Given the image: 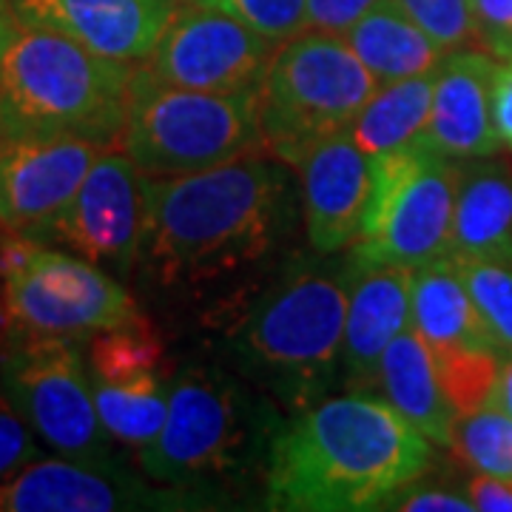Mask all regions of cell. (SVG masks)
I'll list each match as a JSON object with an SVG mask.
<instances>
[{
  "label": "cell",
  "instance_id": "8",
  "mask_svg": "<svg viewBox=\"0 0 512 512\" xmlns=\"http://www.w3.org/2000/svg\"><path fill=\"white\" fill-rule=\"evenodd\" d=\"M0 282L12 330L80 339L140 316L117 276L26 234L0 245Z\"/></svg>",
  "mask_w": 512,
  "mask_h": 512
},
{
  "label": "cell",
  "instance_id": "26",
  "mask_svg": "<svg viewBox=\"0 0 512 512\" xmlns=\"http://www.w3.org/2000/svg\"><path fill=\"white\" fill-rule=\"evenodd\" d=\"M450 447L476 473L512 481V416L493 404L458 413Z\"/></svg>",
  "mask_w": 512,
  "mask_h": 512
},
{
  "label": "cell",
  "instance_id": "6",
  "mask_svg": "<svg viewBox=\"0 0 512 512\" xmlns=\"http://www.w3.org/2000/svg\"><path fill=\"white\" fill-rule=\"evenodd\" d=\"M282 421H262L251 393L222 367H185L168 390L163 430L140 450L143 473L171 490H208L237 476L274 439Z\"/></svg>",
  "mask_w": 512,
  "mask_h": 512
},
{
  "label": "cell",
  "instance_id": "14",
  "mask_svg": "<svg viewBox=\"0 0 512 512\" xmlns=\"http://www.w3.org/2000/svg\"><path fill=\"white\" fill-rule=\"evenodd\" d=\"M103 148L77 137H0V228L29 234L72 200Z\"/></svg>",
  "mask_w": 512,
  "mask_h": 512
},
{
  "label": "cell",
  "instance_id": "24",
  "mask_svg": "<svg viewBox=\"0 0 512 512\" xmlns=\"http://www.w3.org/2000/svg\"><path fill=\"white\" fill-rule=\"evenodd\" d=\"M94 404L103 427L114 441L143 450L163 430L168 416V390L163 373H151L128 382H97L92 379Z\"/></svg>",
  "mask_w": 512,
  "mask_h": 512
},
{
  "label": "cell",
  "instance_id": "19",
  "mask_svg": "<svg viewBox=\"0 0 512 512\" xmlns=\"http://www.w3.org/2000/svg\"><path fill=\"white\" fill-rule=\"evenodd\" d=\"M453 254L512 265V168L504 160H456Z\"/></svg>",
  "mask_w": 512,
  "mask_h": 512
},
{
  "label": "cell",
  "instance_id": "12",
  "mask_svg": "<svg viewBox=\"0 0 512 512\" xmlns=\"http://www.w3.org/2000/svg\"><path fill=\"white\" fill-rule=\"evenodd\" d=\"M279 43L211 3H180L146 66L200 92H259Z\"/></svg>",
  "mask_w": 512,
  "mask_h": 512
},
{
  "label": "cell",
  "instance_id": "25",
  "mask_svg": "<svg viewBox=\"0 0 512 512\" xmlns=\"http://www.w3.org/2000/svg\"><path fill=\"white\" fill-rule=\"evenodd\" d=\"M163 359V336L143 313L126 325L97 330L86 345L89 376L97 382H128L163 373Z\"/></svg>",
  "mask_w": 512,
  "mask_h": 512
},
{
  "label": "cell",
  "instance_id": "9",
  "mask_svg": "<svg viewBox=\"0 0 512 512\" xmlns=\"http://www.w3.org/2000/svg\"><path fill=\"white\" fill-rule=\"evenodd\" d=\"M456 160L424 143L373 157V197L350 256L362 265L419 268L453 254Z\"/></svg>",
  "mask_w": 512,
  "mask_h": 512
},
{
  "label": "cell",
  "instance_id": "5",
  "mask_svg": "<svg viewBox=\"0 0 512 512\" xmlns=\"http://www.w3.org/2000/svg\"><path fill=\"white\" fill-rule=\"evenodd\" d=\"M117 148L146 177L197 174L262 151L259 92L185 89L137 66Z\"/></svg>",
  "mask_w": 512,
  "mask_h": 512
},
{
  "label": "cell",
  "instance_id": "20",
  "mask_svg": "<svg viewBox=\"0 0 512 512\" xmlns=\"http://www.w3.org/2000/svg\"><path fill=\"white\" fill-rule=\"evenodd\" d=\"M376 387H382L384 402L419 433L439 447H450L458 413L444 393L433 350L413 325H407L384 350Z\"/></svg>",
  "mask_w": 512,
  "mask_h": 512
},
{
  "label": "cell",
  "instance_id": "17",
  "mask_svg": "<svg viewBox=\"0 0 512 512\" xmlns=\"http://www.w3.org/2000/svg\"><path fill=\"white\" fill-rule=\"evenodd\" d=\"M498 60L490 52L456 49L441 60L433 86V106L424 146L450 160L493 157L501 137L493 117V83Z\"/></svg>",
  "mask_w": 512,
  "mask_h": 512
},
{
  "label": "cell",
  "instance_id": "15",
  "mask_svg": "<svg viewBox=\"0 0 512 512\" xmlns=\"http://www.w3.org/2000/svg\"><path fill=\"white\" fill-rule=\"evenodd\" d=\"M302 220L311 248L333 256L353 248L362 237L373 197V157L365 154L350 131L333 134L299 160Z\"/></svg>",
  "mask_w": 512,
  "mask_h": 512
},
{
  "label": "cell",
  "instance_id": "40",
  "mask_svg": "<svg viewBox=\"0 0 512 512\" xmlns=\"http://www.w3.org/2000/svg\"><path fill=\"white\" fill-rule=\"evenodd\" d=\"M185 3H211V0H185Z\"/></svg>",
  "mask_w": 512,
  "mask_h": 512
},
{
  "label": "cell",
  "instance_id": "1",
  "mask_svg": "<svg viewBox=\"0 0 512 512\" xmlns=\"http://www.w3.org/2000/svg\"><path fill=\"white\" fill-rule=\"evenodd\" d=\"M288 163L251 151L180 177H146L140 259L163 285H211L265 262L293 225Z\"/></svg>",
  "mask_w": 512,
  "mask_h": 512
},
{
  "label": "cell",
  "instance_id": "34",
  "mask_svg": "<svg viewBox=\"0 0 512 512\" xmlns=\"http://www.w3.org/2000/svg\"><path fill=\"white\" fill-rule=\"evenodd\" d=\"M384 510H404V512H473L470 495L456 493V490H444V487H419L413 490L404 487Z\"/></svg>",
  "mask_w": 512,
  "mask_h": 512
},
{
  "label": "cell",
  "instance_id": "31",
  "mask_svg": "<svg viewBox=\"0 0 512 512\" xmlns=\"http://www.w3.org/2000/svg\"><path fill=\"white\" fill-rule=\"evenodd\" d=\"M37 444L32 439L29 424L20 419V413L0 390V481L9 478L23 464L35 461Z\"/></svg>",
  "mask_w": 512,
  "mask_h": 512
},
{
  "label": "cell",
  "instance_id": "36",
  "mask_svg": "<svg viewBox=\"0 0 512 512\" xmlns=\"http://www.w3.org/2000/svg\"><path fill=\"white\" fill-rule=\"evenodd\" d=\"M493 117L501 143L512 148V60L498 63L493 83Z\"/></svg>",
  "mask_w": 512,
  "mask_h": 512
},
{
  "label": "cell",
  "instance_id": "38",
  "mask_svg": "<svg viewBox=\"0 0 512 512\" xmlns=\"http://www.w3.org/2000/svg\"><path fill=\"white\" fill-rule=\"evenodd\" d=\"M18 35V20L12 15L9 0H0V63L6 57V49L12 46V40Z\"/></svg>",
  "mask_w": 512,
  "mask_h": 512
},
{
  "label": "cell",
  "instance_id": "29",
  "mask_svg": "<svg viewBox=\"0 0 512 512\" xmlns=\"http://www.w3.org/2000/svg\"><path fill=\"white\" fill-rule=\"evenodd\" d=\"M396 3L447 52L473 49L478 43L473 0H396Z\"/></svg>",
  "mask_w": 512,
  "mask_h": 512
},
{
  "label": "cell",
  "instance_id": "10",
  "mask_svg": "<svg viewBox=\"0 0 512 512\" xmlns=\"http://www.w3.org/2000/svg\"><path fill=\"white\" fill-rule=\"evenodd\" d=\"M0 390L55 453L83 461L111 458L86 350L72 336L12 330L0 356Z\"/></svg>",
  "mask_w": 512,
  "mask_h": 512
},
{
  "label": "cell",
  "instance_id": "32",
  "mask_svg": "<svg viewBox=\"0 0 512 512\" xmlns=\"http://www.w3.org/2000/svg\"><path fill=\"white\" fill-rule=\"evenodd\" d=\"M478 46L507 63L512 60V0H473Z\"/></svg>",
  "mask_w": 512,
  "mask_h": 512
},
{
  "label": "cell",
  "instance_id": "28",
  "mask_svg": "<svg viewBox=\"0 0 512 512\" xmlns=\"http://www.w3.org/2000/svg\"><path fill=\"white\" fill-rule=\"evenodd\" d=\"M441 384L456 413H470L493 399L495 376L501 365L498 350H447L433 353Z\"/></svg>",
  "mask_w": 512,
  "mask_h": 512
},
{
  "label": "cell",
  "instance_id": "23",
  "mask_svg": "<svg viewBox=\"0 0 512 512\" xmlns=\"http://www.w3.org/2000/svg\"><path fill=\"white\" fill-rule=\"evenodd\" d=\"M433 86L436 72L382 86L350 126L356 146L370 157H384L421 143L433 106Z\"/></svg>",
  "mask_w": 512,
  "mask_h": 512
},
{
  "label": "cell",
  "instance_id": "39",
  "mask_svg": "<svg viewBox=\"0 0 512 512\" xmlns=\"http://www.w3.org/2000/svg\"><path fill=\"white\" fill-rule=\"evenodd\" d=\"M9 325V319H6V308H3V296H0V333H3V328Z\"/></svg>",
  "mask_w": 512,
  "mask_h": 512
},
{
  "label": "cell",
  "instance_id": "4",
  "mask_svg": "<svg viewBox=\"0 0 512 512\" xmlns=\"http://www.w3.org/2000/svg\"><path fill=\"white\" fill-rule=\"evenodd\" d=\"M134 69L69 37L18 26L0 63V137H77L117 148Z\"/></svg>",
  "mask_w": 512,
  "mask_h": 512
},
{
  "label": "cell",
  "instance_id": "16",
  "mask_svg": "<svg viewBox=\"0 0 512 512\" xmlns=\"http://www.w3.org/2000/svg\"><path fill=\"white\" fill-rule=\"evenodd\" d=\"M183 0H9L18 26L55 32L123 63H146Z\"/></svg>",
  "mask_w": 512,
  "mask_h": 512
},
{
  "label": "cell",
  "instance_id": "2",
  "mask_svg": "<svg viewBox=\"0 0 512 512\" xmlns=\"http://www.w3.org/2000/svg\"><path fill=\"white\" fill-rule=\"evenodd\" d=\"M433 464V441L384 399H322L276 427L265 501L288 512L384 510Z\"/></svg>",
  "mask_w": 512,
  "mask_h": 512
},
{
  "label": "cell",
  "instance_id": "11",
  "mask_svg": "<svg viewBox=\"0 0 512 512\" xmlns=\"http://www.w3.org/2000/svg\"><path fill=\"white\" fill-rule=\"evenodd\" d=\"M143 228V174L120 148H109L100 151L72 200L26 237L57 245L117 279H126L140 262Z\"/></svg>",
  "mask_w": 512,
  "mask_h": 512
},
{
  "label": "cell",
  "instance_id": "27",
  "mask_svg": "<svg viewBox=\"0 0 512 512\" xmlns=\"http://www.w3.org/2000/svg\"><path fill=\"white\" fill-rule=\"evenodd\" d=\"M456 262L490 342L507 356L512 353V265L478 256H456Z\"/></svg>",
  "mask_w": 512,
  "mask_h": 512
},
{
  "label": "cell",
  "instance_id": "13",
  "mask_svg": "<svg viewBox=\"0 0 512 512\" xmlns=\"http://www.w3.org/2000/svg\"><path fill=\"white\" fill-rule=\"evenodd\" d=\"M185 493L151 490L114 461L35 458L0 481V512H111L174 507Z\"/></svg>",
  "mask_w": 512,
  "mask_h": 512
},
{
  "label": "cell",
  "instance_id": "18",
  "mask_svg": "<svg viewBox=\"0 0 512 512\" xmlns=\"http://www.w3.org/2000/svg\"><path fill=\"white\" fill-rule=\"evenodd\" d=\"M410 282L413 268L362 265L353 259L342 342V379L350 390L359 393L379 384L384 350L410 325Z\"/></svg>",
  "mask_w": 512,
  "mask_h": 512
},
{
  "label": "cell",
  "instance_id": "35",
  "mask_svg": "<svg viewBox=\"0 0 512 512\" xmlns=\"http://www.w3.org/2000/svg\"><path fill=\"white\" fill-rule=\"evenodd\" d=\"M467 495L473 507L481 512H512V481L478 473L467 484Z\"/></svg>",
  "mask_w": 512,
  "mask_h": 512
},
{
  "label": "cell",
  "instance_id": "3",
  "mask_svg": "<svg viewBox=\"0 0 512 512\" xmlns=\"http://www.w3.org/2000/svg\"><path fill=\"white\" fill-rule=\"evenodd\" d=\"M353 259H299L276 274L228 328L237 367L282 404L302 413L342 376Z\"/></svg>",
  "mask_w": 512,
  "mask_h": 512
},
{
  "label": "cell",
  "instance_id": "33",
  "mask_svg": "<svg viewBox=\"0 0 512 512\" xmlns=\"http://www.w3.org/2000/svg\"><path fill=\"white\" fill-rule=\"evenodd\" d=\"M384 0H308V29L345 35Z\"/></svg>",
  "mask_w": 512,
  "mask_h": 512
},
{
  "label": "cell",
  "instance_id": "21",
  "mask_svg": "<svg viewBox=\"0 0 512 512\" xmlns=\"http://www.w3.org/2000/svg\"><path fill=\"white\" fill-rule=\"evenodd\" d=\"M410 325L433 353L495 350L453 254L413 268Z\"/></svg>",
  "mask_w": 512,
  "mask_h": 512
},
{
  "label": "cell",
  "instance_id": "7",
  "mask_svg": "<svg viewBox=\"0 0 512 512\" xmlns=\"http://www.w3.org/2000/svg\"><path fill=\"white\" fill-rule=\"evenodd\" d=\"M379 89L345 35L305 29L279 43L262 80V148L296 168L316 143L350 131Z\"/></svg>",
  "mask_w": 512,
  "mask_h": 512
},
{
  "label": "cell",
  "instance_id": "30",
  "mask_svg": "<svg viewBox=\"0 0 512 512\" xmlns=\"http://www.w3.org/2000/svg\"><path fill=\"white\" fill-rule=\"evenodd\" d=\"M259 35L285 43L308 29V0H211Z\"/></svg>",
  "mask_w": 512,
  "mask_h": 512
},
{
  "label": "cell",
  "instance_id": "22",
  "mask_svg": "<svg viewBox=\"0 0 512 512\" xmlns=\"http://www.w3.org/2000/svg\"><path fill=\"white\" fill-rule=\"evenodd\" d=\"M348 46L379 86L436 72L450 55L396 0H384L345 32Z\"/></svg>",
  "mask_w": 512,
  "mask_h": 512
},
{
  "label": "cell",
  "instance_id": "37",
  "mask_svg": "<svg viewBox=\"0 0 512 512\" xmlns=\"http://www.w3.org/2000/svg\"><path fill=\"white\" fill-rule=\"evenodd\" d=\"M493 407L504 410L507 416H512V353L501 356V365H498V376H495L493 387V399H490Z\"/></svg>",
  "mask_w": 512,
  "mask_h": 512
}]
</instances>
